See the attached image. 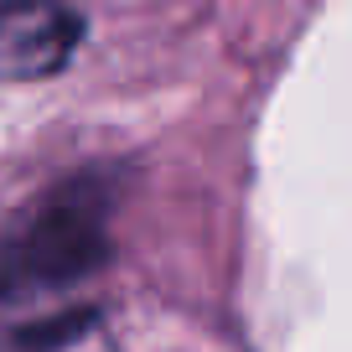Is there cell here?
Segmentation results:
<instances>
[{
    "label": "cell",
    "mask_w": 352,
    "mask_h": 352,
    "mask_svg": "<svg viewBox=\"0 0 352 352\" xmlns=\"http://www.w3.org/2000/svg\"><path fill=\"white\" fill-rule=\"evenodd\" d=\"M109 187L99 171H83L52 192L16 239L0 243V296L78 285L109 264Z\"/></svg>",
    "instance_id": "cell-1"
},
{
    "label": "cell",
    "mask_w": 352,
    "mask_h": 352,
    "mask_svg": "<svg viewBox=\"0 0 352 352\" xmlns=\"http://www.w3.org/2000/svg\"><path fill=\"white\" fill-rule=\"evenodd\" d=\"M94 311H67V316H52V321H32V327H21L16 331V342L21 347H32V352H52V347H73L78 337H83L88 327H94Z\"/></svg>",
    "instance_id": "cell-2"
}]
</instances>
